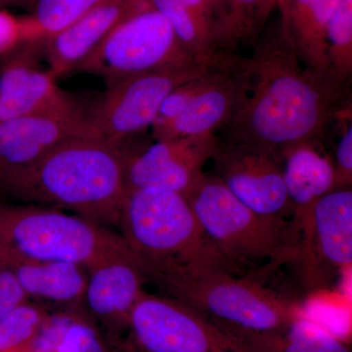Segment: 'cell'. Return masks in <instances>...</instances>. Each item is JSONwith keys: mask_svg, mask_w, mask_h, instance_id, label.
<instances>
[{"mask_svg": "<svg viewBox=\"0 0 352 352\" xmlns=\"http://www.w3.org/2000/svg\"><path fill=\"white\" fill-rule=\"evenodd\" d=\"M248 57L251 88L223 135L281 153L288 146L322 142L351 105V87L305 68L280 19L264 29Z\"/></svg>", "mask_w": 352, "mask_h": 352, "instance_id": "obj_1", "label": "cell"}, {"mask_svg": "<svg viewBox=\"0 0 352 352\" xmlns=\"http://www.w3.org/2000/svg\"><path fill=\"white\" fill-rule=\"evenodd\" d=\"M339 140L333 159L336 173V188H346L352 184V110L344 109L339 117Z\"/></svg>", "mask_w": 352, "mask_h": 352, "instance_id": "obj_29", "label": "cell"}, {"mask_svg": "<svg viewBox=\"0 0 352 352\" xmlns=\"http://www.w3.org/2000/svg\"><path fill=\"white\" fill-rule=\"evenodd\" d=\"M106 340H107L111 352H148L136 346L131 340H124L120 337L113 338V339L106 338Z\"/></svg>", "mask_w": 352, "mask_h": 352, "instance_id": "obj_32", "label": "cell"}, {"mask_svg": "<svg viewBox=\"0 0 352 352\" xmlns=\"http://www.w3.org/2000/svg\"><path fill=\"white\" fill-rule=\"evenodd\" d=\"M129 329L131 342L148 352H254L188 305L146 292L132 308Z\"/></svg>", "mask_w": 352, "mask_h": 352, "instance_id": "obj_9", "label": "cell"}, {"mask_svg": "<svg viewBox=\"0 0 352 352\" xmlns=\"http://www.w3.org/2000/svg\"><path fill=\"white\" fill-rule=\"evenodd\" d=\"M9 1V0H0V2Z\"/></svg>", "mask_w": 352, "mask_h": 352, "instance_id": "obj_34", "label": "cell"}, {"mask_svg": "<svg viewBox=\"0 0 352 352\" xmlns=\"http://www.w3.org/2000/svg\"><path fill=\"white\" fill-rule=\"evenodd\" d=\"M199 63L173 28L149 4L120 22L82 65L80 73L106 85L129 76Z\"/></svg>", "mask_w": 352, "mask_h": 352, "instance_id": "obj_7", "label": "cell"}, {"mask_svg": "<svg viewBox=\"0 0 352 352\" xmlns=\"http://www.w3.org/2000/svg\"><path fill=\"white\" fill-rule=\"evenodd\" d=\"M146 0H103L62 31L43 41L44 57L55 78L80 71L111 32Z\"/></svg>", "mask_w": 352, "mask_h": 352, "instance_id": "obj_16", "label": "cell"}, {"mask_svg": "<svg viewBox=\"0 0 352 352\" xmlns=\"http://www.w3.org/2000/svg\"><path fill=\"white\" fill-rule=\"evenodd\" d=\"M118 227L147 281L227 268L182 194L126 190Z\"/></svg>", "mask_w": 352, "mask_h": 352, "instance_id": "obj_3", "label": "cell"}, {"mask_svg": "<svg viewBox=\"0 0 352 352\" xmlns=\"http://www.w3.org/2000/svg\"><path fill=\"white\" fill-rule=\"evenodd\" d=\"M320 147L321 142H302L288 146L280 153L296 227L315 201L336 189L333 159Z\"/></svg>", "mask_w": 352, "mask_h": 352, "instance_id": "obj_18", "label": "cell"}, {"mask_svg": "<svg viewBox=\"0 0 352 352\" xmlns=\"http://www.w3.org/2000/svg\"><path fill=\"white\" fill-rule=\"evenodd\" d=\"M157 284L235 336L281 332L302 316L296 300L267 286L261 275L215 268Z\"/></svg>", "mask_w": 352, "mask_h": 352, "instance_id": "obj_5", "label": "cell"}, {"mask_svg": "<svg viewBox=\"0 0 352 352\" xmlns=\"http://www.w3.org/2000/svg\"><path fill=\"white\" fill-rule=\"evenodd\" d=\"M217 135L153 139L136 149L126 148V190L175 192L186 196L212 160Z\"/></svg>", "mask_w": 352, "mask_h": 352, "instance_id": "obj_12", "label": "cell"}, {"mask_svg": "<svg viewBox=\"0 0 352 352\" xmlns=\"http://www.w3.org/2000/svg\"><path fill=\"white\" fill-rule=\"evenodd\" d=\"M28 298L11 271L0 264V317L24 305Z\"/></svg>", "mask_w": 352, "mask_h": 352, "instance_id": "obj_30", "label": "cell"}, {"mask_svg": "<svg viewBox=\"0 0 352 352\" xmlns=\"http://www.w3.org/2000/svg\"><path fill=\"white\" fill-rule=\"evenodd\" d=\"M300 258L308 281L327 267L342 272L352 263V190L336 188L315 201L298 221Z\"/></svg>", "mask_w": 352, "mask_h": 352, "instance_id": "obj_14", "label": "cell"}, {"mask_svg": "<svg viewBox=\"0 0 352 352\" xmlns=\"http://www.w3.org/2000/svg\"><path fill=\"white\" fill-rule=\"evenodd\" d=\"M47 317L41 308L28 302L0 317V352H15L28 346Z\"/></svg>", "mask_w": 352, "mask_h": 352, "instance_id": "obj_26", "label": "cell"}, {"mask_svg": "<svg viewBox=\"0 0 352 352\" xmlns=\"http://www.w3.org/2000/svg\"><path fill=\"white\" fill-rule=\"evenodd\" d=\"M208 1L212 4V9H214V11L215 28V25L222 19L224 12H226V0H208Z\"/></svg>", "mask_w": 352, "mask_h": 352, "instance_id": "obj_33", "label": "cell"}, {"mask_svg": "<svg viewBox=\"0 0 352 352\" xmlns=\"http://www.w3.org/2000/svg\"><path fill=\"white\" fill-rule=\"evenodd\" d=\"M339 2L340 0H277L280 22L288 34L300 63L330 78L326 36L329 21Z\"/></svg>", "mask_w": 352, "mask_h": 352, "instance_id": "obj_19", "label": "cell"}, {"mask_svg": "<svg viewBox=\"0 0 352 352\" xmlns=\"http://www.w3.org/2000/svg\"><path fill=\"white\" fill-rule=\"evenodd\" d=\"M214 175L256 214L283 219L291 210L280 154L233 136L217 139Z\"/></svg>", "mask_w": 352, "mask_h": 352, "instance_id": "obj_11", "label": "cell"}, {"mask_svg": "<svg viewBox=\"0 0 352 352\" xmlns=\"http://www.w3.org/2000/svg\"><path fill=\"white\" fill-rule=\"evenodd\" d=\"M276 7L277 0H226V12L214 30V50L254 47Z\"/></svg>", "mask_w": 352, "mask_h": 352, "instance_id": "obj_21", "label": "cell"}, {"mask_svg": "<svg viewBox=\"0 0 352 352\" xmlns=\"http://www.w3.org/2000/svg\"><path fill=\"white\" fill-rule=\"evenodd\" d=\"M179 1L204 24L207 25L212 30V36H214L215 16L210 2L208 0H179Z\"/></svg>", "mask_w": 352, "mask_h": 352, "instance_id": "obj_31", "label": "cell"}, {"mask_svg": "<svg viewBox=\"0 0 352 352\" xmlns=\"http://www.w3.org/2000/svg\"><path fill=\"white\" fill-rule=\"evenodd\" d=\"M90 134L85 109L0 120V182L36 164L69 139Z\"/></svg>", "mask_w": 352, "mask_h": 352, "instance_id": "obj_15", "label": "cell"}, {"mask_svg": "<svg viewBox=\"0 0 352 352\" xmlns=\"http://www.w3.org/2000/svg\"><path fill=\"white\" fill-rule=\"evenodd\" d=\"M0 251L28 261H63L87 271L133 254L120 234L59 208L0 203Z\"/></svg>", "mask_w": 352, "mask_h": 352, "instance_id": "obj_6", "label": "cell"}, {"mask_svg": "<svg viewBox=\"0 0 352 352\" xmlns=\"http://www.w3.org/2000/svg\"><path fill=\"white\" fill-rule=\"evenodd\" d=\"M236 337L254 352H351L342 340L303 316L281 332Z\"/></svg>", "mask_w": 352, "mask_h": 352, "instance_id": "obj_22", "label": "cell"}, {"mask_svg": "<svg viewBox=\"0 0 352 352\" xmlns=\"http://www.w3.org/2000/svg\"><path fill=\"white\" fill-rule=\"evenodd\" d=\"M329 74L336 82L351 87L352 0H340L327 27Z\"/></svg>", "mask_w": 352, "mask_h": 352, "instance_id": "obj_25", "label": "cell"}, {"mask_svg": "<svg viewBox=\"0 0 352 352\" xmlns=\"http://www.w3.org/2000/svg\"><path fill=\"white\" fill-rule=\"evenodd\" d=\"M16 352H111L105 337L73 316L46 318L28 346Z\"/></svg>", "mask_w": 352, "mask_h": 352, "instance_id": "obj_23", "label": "cell"}, {"mask_svg": "<svg viewBox=\"0 0 352 352\" xmlns=\"http://www.w3.org/2000/svg\"><path fill=\"white\" fill-rule=\"evenodd\" d=\"M0 264L19 282L28 296L58 303L83 300L87 289L85 268L63 261H28L0 251Z\"/></svg>", "mask_w": 352, "mask_h": 352, "instance_id": "obj_20", "label": "cell"}, {"mask_svg": "<svg viewBox=\"0 0 352 352\" xmlns=\"http://www.w3.org/2000/svg\"><path fill=\"white\" fill-rule=\"evenodd\" d=\"M43 41H29L0 58V120L82 109L43 63Z\"/></svg>", "mask_w": 352, "mask_h": 352, "instance_id": "obj_13", "label": "cell"}, {"mask_svg": "<svg viewBox=\"0 0 352 352\" xmlns=\"http://www.w3.org/2000/svg\"><path fill=\"white\" fill-rule=\"evenodd\" d=\"M103 0H34L31 17L44 39L62 31Z\"/></svg>", "mask_w": 352, "mask_h": 352, "instance_id": "obj_27", "label": "cell"}, {"mask_svg": "<svg viewBox=\"0 0 352 352\" xmlns=\"http://www.w3.org/2000/svg\"><path fill=\"white\" fill-rule=\"evenodd\" d=\"M34 41H44V38L31 16L17 17L0 10V58Z\"/></svg>", "mask_w": 352, "mask_h": 352, "instance_id": "obj_28", "label": "cell"}, {"mask_svg": "<svg viewBox=\"0 0 352 352\" xmlns=\"http://www.w3.org/2000/svg\"><path fill=\"white\" fill-rule=\"evenodd\" d=\"M188 105L160 139L217 135L231 124L251 88L248 57L217 50L194 78Z\"/></svg>", "mask_w": 352, "mask_h": 352, "instance_id": "obj_10", "label": "cell"}, {"mask_svg": "<svg viewBox=\"0 0 352 352\" xmlns=\"http://www.w3.org/2000/svg\"><path fill=\"white\" fill-rule=\"evenodd\" d=\"M126 149L97 136L65 141L29 168L0 182L20 200L69 210L94 223L119 226L126 193Z\"/></svg>", "mask_w": 352, "mask_h": 352, "instance_id": "obj_2", "label": "cell"}, {"mask_svg": "<svg viewBox=\"0 0 352 352\" xmlns=\"http://www.w3.org/2000/svg\"><path fill=\"white\" fill-rule=\"evenodd\" d=\"M170 23L176 36L199 63H207L215 52L212 32L179 0H146Z\"/></svg>", "mask_w": 352, "mask_h": 352, "instance_id": "obj_24", "label": "cell"}, {"mask_svg": "<svg viewBox=\"0 0 352 352\" xmlns=\"http://www.w3.org/2000/svg\"><path fill=\"white\" fill-rule=\"evenodd\" d=\"M147 281L135 254L109 261L89 270L83 300L90 314L107 329L108 339L129 328L132 308Z\"/></svg>", "mask_w": 352, "mask_h": 352, "instance_id": "obj_17", "label": "cell"}, {"mask_svg": "<svg viewBox=\"0 0 352 352\" xmlns=\"http://www.w3.org/2000/svg\"><path fill=\"white\" fill-rule=\"evenodd\" d=\"M185 197L229 270L267 276L298 261L300 233L294 222L256 214L217 176L204 173Z\"/></svg>", "mask_w": 352, "mask_h": 352, "instance_id": "obj_4", "label": "cell"}, {"mask_svg": "<svg viewBox=\"0 0 352 352\" xmlns=\"http://www.w3.org/2000/svg\"><path fill=\"white\" fill-rule=\"evenodd\" d=\"M207 63L148 72L106 85L105 91L85 109L88 129L92 135L126 149L151 129L164 98L200 75Z\"/></svg>", "mask_w": 352, "mask_h": 352, "instance_id": "obj_8", "label": "cell"}]
</instances>
